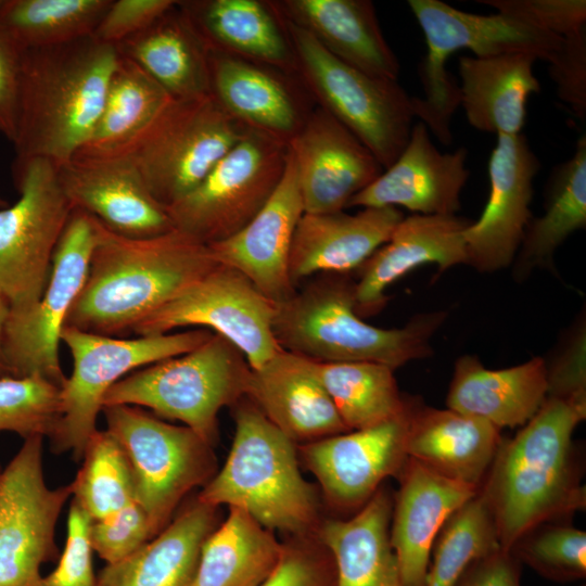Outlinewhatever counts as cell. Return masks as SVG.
<instances>
[{
	"label": "cell",
	"instance_id": "6da1fadb",
	"mask_svg": "<svg viewBox=\"0 0 586 586\" xmlns=\"http://www.w3.org/2000/svg\"><path fill=\"white\" fill-rule=\"evenodd\" d=\"M216 265L208 245L177 229L130 238L98 220L87 278L65 327L110 336L132 332Z\"/></svg>",
	"mask_w": 586,
	"mask_h": 586
},
{
	"label": "cell",
	"instance_id": "7a4b0ae2",
	"mask_svg": "<svg viewBox=\"0 0 586 586\" xmlns=\"http://www.w3.org/2000/svg\"><path fill=\"white\" fill-rule=\"evenodd\" d=\"M586 408L547 396L510 440H502L480 486L494 514L500 548L510 552L532 528L586 505L573 455V433Z\"/></svg>",
	"mask_w": 586,
	"mask_h": 586
},
{
	"label": "cell",
	"instance_id": "3957f363",
	"mask_svg": "<svg viewBox=\"0 0 586 586\" xmlns=\"http://www.w3.org/2000/svg\"><path fill=\"white\" fill-rule=\"evenodd\" d=\"M117 58L93 36L23 51L14 160L69 162L94 129Z\"/></svg>",
	"mask_w": 586,
	"mask_h": 586
},
{
	"label": "cell",
	"instance_id": "277c9868",
	"mask_svg": "<svg viewBox=\"0 0 586 586\" xmlns=\"http://www.w3.org/2000/svg\"><path fill=\"white\" fill-rule=\"evenodd\" d=\"M354 290L348 273H321L276 304L278 345L318 362L371 361L394 370L432 354L430 341L445 311L418 315L403 328H379L356 313Z\"/></svg>",
	"mask_w": 586,
	"mask_h": 586
},
{
	"label": "cell",
	"instance_id": "5b68a950",
	"mask_svg": "<svg viewBox=\"0 0 586 586\" xmlns=\"http://www.w3.org/2000/svg\"><path fill=\"white\" fill-rule=\"evenodd\" d=\"M233 419L226 462L196 498L240 509L270 531L305 537L318 520V501L300 471L295 443L247 397L233 406Z\"/></svg>",
	"mask_w": 586,
	"mask_h": 586
},
{
	"label": "cell",
	"instance_id": "8992f818",
	"mask_svg": "<svg viewBox=\"0 0 586 586\" xmlns=\"http://www.w3.org/2000/svg\"><path fill=\"white\" fill-rule=\"evenodd\" d=\"M407 3L428 49L420 65L424 95L412 97L415 117L445 145L453 140L450 122L460 105L459 84L445 67L453 53L463 49L476 58L526 53L549 63L562 43V37L504 13L474 14L438 0Z\"/></svg>",
	"mask_w": 586,
	"mask_h": 586
},
{
	"label": "cell",
	"instance_id": "52a82bcc",
	"mask_svg": "<svg viewBox=\"0 0 586 586\" xmlns=\"http://www.w3.org/2000/svg\"><path fill=\"white\" fill-rule=\"evenodd\" d=\"M251 370L242 352L213 332L194 349L122 378L106 392L103 407H146L158 418L181 421L213 446L218 413L245 397Z\"/></svg>",
	"mask_w": 586,
	"mask_h": 586
},
{
	"label": "cell",
	"instance_id": "ba28073f",
	"mask_svg": "<svg viewBox=\"0 0 586 586\" xmlns=\"http://www.w3.org/2000/svg\"><path fill=\"white\" fill-rule=\"evenodd\" d=\"M281 22L292 48L295 75L313 102L349 129L383 169L390 167L410 136L412 97L398 80L367 75L336 59L308 31L283 18Z\"/></svg>",
	"mask_w": 586,
	"mask_h": 586
},
{
	"label": "cell",
	"instance_id": "9c48e42d",
	"mask_svg": "<svg viewBox=\"0 0 586 586\" xmlns=\"http://www.w3.org/2000/svg\"><path fill=\"white\" fill-rule=\"evenodd\" d=\"M247 130L212 94L171 98L111 155L126 158L154 200L166 208L192 191Z\"/></svg>",
	"mask_w": 586,
	"mask_h": 586
},
{
	"label": "cell",
	"instance_id": "30bf717a",
	"mask_svg": "<svg viewBox=\"0 0 586 586\" xmlns=\"http://www.w3.org/2000/svg\"><path fill=\"white\" fill-rule=\"evenodd\" d=\"M212 331L193 329L179 333L124 339L65 327L61 334L69 349L73 369L60 388L61 418L51 440L56 454L72 453L79 461L106 392L139 368L186 354L205 341Z\"/></svg>",
	"mask_w": 586,
	"mask_h": 586
},
{
	"label": "cell",
	"instance_id": "8fae6325",
	"mask_svg": "<svg viewBox=\"0 0 586 586\" xmlns=\"http://www.w3.org/2000/svg\"><path fill=\"white\" fill-rule=\"evenodd\" d=\"M101 412L127 457L135 501L145 511L154 537L183 497L214 476L212 446L188 426L164 422L141 407L112 405Z\"/></svg>",
	"mask_w": 586,
	"mask_h": 586
},
{
	"label": "cell",
	"instance_id": "7c38bea8",
	"mask_svg": "<svg viewBox=\"0 0 586 586\" xmlns=\"http://www.w3.org/2000/svg\"><path fill=\"white\" fill-rule=\"evenodd\" d=\"M20 194L0 208V293L11 316L29 311L48 283L52 257L73 212L56 166L43 158L14 160Z\"/></svg>",
	"mask_w": 586,
	"mask_h": 586
},
{
	"label": "cell",
	"instance_id": "4fadbf2b",
	"mask_svg": "<svg viewBox=\"0 0 586 586\" xmlns=\"http://www.w3.org/2000/svg\"><path fill=\"white\" fill-rule=\"evenodd\" d=\"M288 145L249 129L188 194L166 207L174 229L208 245L247 225L285 170Z\"/></svg>",
	"mask_w": 586,
	"mask_h": 586
},
{
	"label": "cell",
	"instance_id": "5bb4252c",
	"mask_svg": "<svg viewBox=\"0 0 586 586\" xmlns=\"http://www.w3.org/2000/svg\"><path fill=\"white\" fill-rule=\"evenodd\" d=\"M98 238V220L74 208L52 257L40 300L24 315L11 316L4 330V354L11 377H41L60 388L64 375L59 347L69 310L87 278Z\"/></svg>",
	"mask_w": 586,
	"mask_h": 586
},
{
	"label": "cell",
	"instance_id": "9a60e30c",
	"mask_svg": "<svg viewBox=\"0 0 586 586\" xmlns=\"http://www.w3.org/2000/svg\"><path fill=\"white\" fill-rule=\"evenodd\" d=\"M43 438H25L0 471V586H42L41 566L60 557L55 527L72 488L48 487Z\"/></svg>",
	"mask_w": 586,
	"mask_h": 586
},
{
	"label": "cell",
	"instance_id": "2e32d148",
	"mask_svg": "<svg viewBox=\"0 0 586 586\" xmlns=\"http://www.w3.org/2000/svg\"><path fill=\"white\" fill-rule=\"evenodd\" d=\"M276 304L237 269L217 264L200 280L152 313L132 330L137 336L182 327L213 330L237 346L257 369L281 347L273 332Z\"/></svg>",
	"mask_w": 586,
	"mask_h": 586
},
{
	"label": "cell",
	"instance_id": "e0dca14e",
	"mask_svg": "<svg viewBox=\"0 0 586 586\" xmlns=\"http://www.w3.org/2000/svg\"><path fill=\"white\" fill-rule=\"evenodd\" d=\"M540 161L522 135L497 136L488 162L489 198L463 230L467 265L483 272L509 266L532 218L533 181Z\"/></svg>",
	"mask_w": 586,
	"mask_h": 586
},
{
	"label": "cell",
	"instance_id": "ac0fdd59",
	"mask_svg": "<svg viewBox=\"0 0 586 586\" xmlns=\"http://www.w3.org/2000/svg\"><path fill=\"white\" fill-rule=\"evenodd\" d=\"M288 149L295 163L305 213L344 211L351 199L383 171L370 150L317 105Z\"/></svg>",
	"mask_w": 586,
	"mask_h": 586
},
{
	"label": "cell",
	"instance_id": "d6986e66",
	"mask_svg": "<svg viewBox=\"0 0 586 586\" xmlns=\"http://www.w3.org/2000/svg\"><path fill=\"white\" fill-rule=\"evenodd\" d=\"M410 402L400 417L302 447L305 464L334 506H364L385 477L400 474L408 458L405 441Z\"/></svg>",
	"mask_w": 586,
	"mask_h": 586
},
{
	"label": "cell",
	"instance_id": "ffe728a7",
	"mask_svg": "<svg viewBox=\"0 0 586 586\" xmlns=\"http://www.w3.org/2000/svg\"><path fill=\"white\" fill-rule=\"evenodd\" d=\"M304 213L295 163L288 149L282 179L264 207L240 231L208 247L217 264L237 269L268 300L282 303L296 292L289 263Z\"/></svg>",
	"mask_w": 586,
	"mask_h": 586
},
{
	"label": "cell",
	"instance_id": "44dd1931",
	"mask_svg": "<svg viewBox=\"0 0 586 586\" xmlns=\"http://www.w3.org/2000/svg\"><path fill=\"white\" fill-rule=\"evenodd\" d=\"M208 69L211 94L227 113L286 145L314 109L296 75L212 51Z\"/></svg>",
	"mask_w": 586,
	"mask_h": 586
},
{
	"label": "cell",
	"instance_id": "7402d4cb",
	"mask_svg": "<svg viewBox=\"0 0 586 586\" xmlns=\"http://www.w3.org/2000/svg\"><path fill=\"white\" fill-rule=\"evenodd\" d=\"M56 168L73 209L93 216L111 231L149 238L174 229L166 209L154 200L126 158L75 156Z\"/></svg>",
	"mask_w": 586,
	"mask_h": 586
},
{
	"label": "cell",
	"instance_id": "603a6c76",
	"mask_svg": "<svg viewBox=\"0 0 586 586\" xmlns=\"http://www.w3.org/2000/svg\"><path fill=\"white\" fill-rule=\"evenodd\" d=\"M467 155L464 148L442 153L433 144L428 127L419 120L412 125L396 161L353 196L347 207L402 206L413 214L456 215L470 176Z\"/></svg>",
	"mask_w": 586,
	"mask_h": 586
},
{
	"label": "cell",
	"instance_id": "cb8c5ba5",
	"mask_svg": "<svg viewBox=\"0 0 586 586\" xmlns=\"http://www.w3.org/2000/svg\"><path fill=\"white\" fill-rule=\"evenodd\" d=\"M470 222L457 215L404 216L388 240L357 269L356 313L361 318L379 313L388 300V286L419 266L435 264L444 271L467 264L463 230Z\"/></svg>",
	"mask_w": 586,
	"mask_h": 586
},
{
	"label": "cell",
	"instance_id": "d4e9b609",
	"mask_svg": "<svg viewBox=\"0 0 586 586\" xmlns=\"http://www.w3.org/2000/svg\"><path fill=\"white\" fill-rule=\"evenodd\" d=\"M245 397L294 443L349 431L319 380L315 360L282 348L251 370Z\"/></svg>",
	"mask_w": 586,
	"mask_h": 586
},
{
	"label": "cell",
	"instance_id": "484cf974",
	"mask_svg": "<svg viewBox=\"0 0 586 586\" xmlns=\"http://www.w3.org/2000/svg\"><path fill=\"white\" fill-rule=\"evenodd\" d=\"M399 476L390 543L405 586H424L441 527L479 488L447 479L411 458Z\"/></svg>",
	"mask_w": 586,
	"mask_h": 586
},
{
	"label": "cell",
	"instance_id": "4316f807",
	"mask_svg": "<svg viewBox=\"0 0 586 586\" xmlns=\"http://www.w3.org/2000/svg\"><path fill=\"white\" fill-rule=\"evenodd\" d=\"M404 218L396 207H365L304 213L291 245L290 277L294 285L321 273H348L358 269L391 237Z\"/></svg>",
	"mask_w": 586,
	"mask_h": 586
},
{
	"label": "cell",
	"instance_id": "83f0119b",
	"mask_svg": "<svg viewBox=\"0 0 586 586\" xmlns=\"http://www.w3.org/2000/svg\"><path fill=\"white\" fill-rule=\"evenodd\" d=\"M279 16L311 34L332 55L373 77L398 80L400 65L369 0L270 1Z\"/></svg>",
	"mask_w": 586,
	"mask_h": 586
},
{
	"label": "cell",
	"instance_id": "f1b7e54d",
	"mask_svg": "<svg viewBox=\"0 0 586 586\" xmlns=\"http://www.w3.org/2000/svg\"><path fill=\"white\" fill-rule=\"evenodd\" d=\"M501 441L484 420L410 402L406 455L447 479L480 488Z\"/></svg>",
	"mask_w": 586,
	"mask_h": 586
},
{
	"label": "cell",
	"instance_id": "f546056e",
	"mask_svg": "<svg viewBox=\"0 0 586 586\" xmlns=\"http://www.w3.org/2000/svg\"><path fill=\"white\" fill-rule=\"evenodd\" d=\"M178 7L208 51L295 75L291 44L270 1L184 0Z\"/></svg>",
	"mask_w": 586,
	"mask_h": 586
},
{
	"label": "cell",
	"instance_id": "4dcf8cb0",
	"mask_svg": "<svg viewBox=\"0 0 586 586\" xmlns=\"http://www.w3.org/2000/svg\"><path fill=\"white\" fill-rule=\"evenodd\" d=\"M547 397L546 364L534 357L505 369L485 368L476 356L457 359L448 409L484 420L497 429L524 425Z\"/></svg>",
	"mask_w": 586,
	"mask_h": 586
},
{
	"label": "cell",
	"instance_id": "1f68e13d",
	"mask_svg": "<svg viewBox=\"0 0 586 586\" xmlns=\"http://www.w3.org/2000/svg\"><path fill=\"white\" fill-rule=\"evenodd\" d=\"M537 59L526 53L458 59L459 91L468 123L497 136L521 133L526 101L540 92L533 66Z\"/></svg>",
	"mask_w": 586,
	"mask_h": 586
},
{
	"label": "cell",
	"instance_id": "d6a6232c",
	"mask_svg": "<svg viewBox=\"0 0 586 586\" xmlns=\"http://www.w3.org/2000/svg\"><path fill=\"white\" fill-rule=\"evenodd\" d=\"M217 509L195 498L133 553L106 564L98 586H192L202 545L218 525Z\"/></svg>",
	"mask_w": 586,
	"mask_h": 586
},
{
	"label": "cell",
	"instance_id": "836d02e7",
	"mask_svg": "<svg viewBox=\"0 0 586 586\" xmlns=\"http://www.w3.org/2000/svg\"><path fill=\"white\" fill-rule=\"evenodd\" d=\"M393 501L379 488L348 520H327L319 537L332 557L334 586H405L390 543Z\"/></svg>",
	"mask_w": 586,
	"mask_h": 586
},
{
	"label": "cell",
	"instance_id": "e575fe53",
	"mask_svg": "<svg viewBox=\"0 0 586 586\" xmlns=\"http://www.w3.org/2000/svg\"><path fill=\"white\" fill-rule=\"evenodd\" d=\"M118 54L146 72L171 98L211 94L208 50L178 7L122 41Z\"/></svg>",
	"mask_w": 586,
	"mask_h": 586
},
{
	"label": "cell",
	"instance_id": "d590c367",
	"mask_svg": "<svg viewBox=\"0 0 586 586\" xmlns=\"http://www.w3.org/2000/svg\"><path fill=\"white\" fill-rule=\"evenodd\" d=\"M283 550L270 530L229 508L226 520L202 545L192 586H259Z\"/></svg>",
	"mask_w": 586,
	"mask_h": 586
},
{
	"label": "cell",
	"instance_id": "8d00e7d4",
	"mask_svg": "<svg viewBox=\"0 0 586 586\" xmlns=\"http://www.w3.org/2000/svg\"><path fill=\"white\" fill-rule=\"evenodd\" d=\"M586 227V136L574 154L558 164L545 188L544 214L531 218L515 255L520 279L535 267H551L556 250L575 231Z\"/></svg>",
	"mask_w": 586,
	"mask_h": 586
},
{
	"label": "cell",
	"instance_id": "74e56055",
	"mask_svg": "<svg viewBox=\"0 0 586 586\" xmlns=\"http://www.w3.org/2000/svg\"><path fill=\"white\" fill-rule=\"evenodd\" d=\"M170 99L139 65L118 54L94 129L75 156L114 154L137 136Z\"/></svg>",
	"mask_w": 586,
	"mask_h": 586
},
{
	"label": "cell",
	"instance_id": "f35d334b",
	"mask_svg": "<svg viewBox=\"0 0 586 586\" xmlns=\"http://www.w3.org/2000/svg\"><path fill=\"white\" fill-rule=\"evenodd\" d=\"M319 380L349 431L371 428L404 415L408 398L402 396L394 369L371 361L318 362Z\"/></svg>",
	"mask_w": 586,
	"mask_h": 586
},
{
	"label": "cell",
	"instance_id": "ab89813d",
	"mask_svg": "<svg viewBox=\"0 0 586 586\" xmlns=\"http://www.w3.org/2000/svg\"><path fill=\"white\" fill-rule=\"evenodd\" d=\"M112 0H0V28L22 50L67 43L93 31Z\"/></svg>",
	"mask_w": 586,
	"mask_h": 586
},
{
	"label": "cell",
	"instance_id": "60d3db41",
	"mask_svg": "<svg viewBox=\"0 0 586 586\" xmlns=\"http://www.w3.org/2000/svg\"><path fill=\"white\" fill-rule=\"evenodd\" d=\"M499 549L494 514L479 488L441 527L424 586H455L474 562Z\"/></svg>",
	"mask_w": 586,
	"mask_h": 586
},
{
	"label": "cell",
	"instance_id": "b9f144b4",
	"mask_svg": "<svg viewBox=\"0 0 586 586\" xmlns=\"http://www.w3.org/2000/svg\"><path fill=\"white\" fill-rule=\"evenodd\" d=\"M81 459L82 466L69 485L73 500L93 521L135 501L129 462L110 431L97 429L89 436Z\"/></svg>",
	"mask_w": 586,
	"mask_h": 586
},
{
	"label": "cell",
	"instance_id": "7bdbcfd3",
	"mask_svg": "<svg viewBox=\"0 0 586 586\" xmlns=\"http://www.w3.org/2000/svg\"><path fill=\"white\" fill-rule=\"evenodd\" d=\"M61 418L60 387L44 378L0 379V432L24 440L54 433Z\"/></svg>",
	"mask_w": 586,
	"mask_h": 586
},
{
	"label": "cell",
	"instance_id": "ee69618b",
	"mask_svg": "<svg viewBox=\"0 0 586 586\" xmlns=\"http://www.w3.org/2000/svg\"><path fill=\"white\" fill-rule=\"evenodd\" d=\"M510 552L547 575L582 577L586 573V533L571 525L543 523L524 534Z\"/></svg>",
	"mask_w": 586,
	"mask_h": 586
},
{
	"label": "cell",
	"instance_id": "f6af8a7d",
	"mask_svg": "<svg viewBox=\"0 0 586 586\" xmlns=\"http://www.w3.org/2000/svg\"><path fill=\"white\" fill-rule=\"evenodd\" d=\"M152 538L148 515L136 501L93 521L90 530L92 549L106 564L125 559Z\"/></svg>",
	"mask_w": 586,
	"mask_h": 586
},
{
	"label": "cell",
	"instance_id": "bcb514c9",
	"mask_svg": "<svg viewBox=\"0 0 586 586\" xmlns=\"http://www.w3.org/2000/svg\"><path fill=\"white\" fill-rule=\"evenodd\" d=\"M92 522L89 514L72 500L64 550L56 568L42 577V586H98L90 542Z\"/></svg>",
	"mask_w": 586,
	"mask_h": 586
},
{
	"label": "cell",
	"instance_id": "7dc6e473",
	"mask_svg": "<svg viewBox=\"0 0 586 586\" xmlns=\"http://www.w3.org/2000/svg\"><path fill=\"white\" fill-rule=\"evenodd\" d=\"M477 2L562 38L586 29L585 0H477Z\"/></svg>",
	"mask_w": 586,
	"mask_h": 586
},
{
	"label": "cell",
	"instance_id": "c3c4849f",
	"mask_svg": "<svg viewBox=\"0 0 586 586\" xmlns=\"http://www.w3.org/2000/svg\"><path fill=\"white\" fill-rule=\"evenodd\" d=\"M546 364L547 396L586 408V328L578 319Z\"/></svg>",
	"mask_w": 586,
	"mask_h": 586
},
{
	"label": "cell",
	"instance_id": "681fc988",
	"mask_svg": "<svg viewBox=\"0 0 586 586\" xmlns=\"http://www.w3.org/2000/svg\"><path fill=\"white\" fill-rule=\"evenodd\" d=\"M322 544V543H321ZM335 572L331 555L304 538L283 544L280 560L259 586H334Z\"/></svg>",
	"mask_w": 586,
	"mask_h": 586
},
{
	"label": "cell",
	"instance_id": "f907efd6",
	"mask_svg": "<svg viewBox=\"0 0 586 586\" xmlns=\"http://www.w3.org/2000/svg\"><path fill=\"white\" fill-rule=\"evenodd\" d=\"M556 92L581 122L586 118V29L563 37L559 51L549 62Z\"/></svg>",
	"mask_w": 586,
	"mask_h": 586
},
{
	"label": "cell",
	"instance_id": "816d5d0a",
	"mask_svg": "<svg viewBox=\"0 0 586 586\" xmlns=\"http://www.w3.org/2000/svg\"><path fill=\"white\" fill-rule=\"evenodd\" d=\"M175 3L174 0H112L92 36L117 46L149 27Z\"/></svg>",
	"mask_w": 586,
	"mask_h": 586
},
{
	"label": "cell",
	"instance_id": "f5cc1de1",
	"mask_svg": "<svg viewBox=\"0 0 586 586\" xmlns=\"http://www.w3.org/2000/svg\"><path fill=\"white\" fill-rule=\"evenodd\" d=\"M23 51L0 28V133L16 136Z\"/></svg>",
	"mask_w": 586,
	"mask_h": 586
},
{
	"label": "cell",
	"instance_id": "db71d44e",
	"mask_svg": "<svg viewBox=\"0 0 586 586\" xmlns=\"http://www.w3.org/2000/svg\"><path fill=\"white\" fill-rule=\"evenodd\" d=\"M455 586H520L513 553L499 549L474 562Z\"/></svg>",
	"mask_w": 586,
	"mask_h": 586
},
{
	"label": "cell",
	"instance_id": "11a10c76",
	"mask_svg": "<svg viewBox=\"0 0 586 586\" xmlns=\"http://www.w3.org/2000/svg\"><path fill=\"white\" fill-rule=\"evenodd\" d=\"M10 314V305L0 293V379L11 377L4 354V330Z\"/></svg>",
	"mask_w": 586,
	"mask_h": 586
},
{
	"label": "cell",
	"instance_id": "9f6ffc18",
	"mask_svg": "<svg viewBox=\"0 0 586 586\" xmlns=\"http://www.w3.org/2000/svg\"><path fill=\"white\" fill-rule=\"evenodd\" d=\"M8 204L7 200L0 193V208L5 207Z\"/></svg>",
	"mask_w": 586,
	"mask_h": 586
},
{
	"label": "cell",
	"instance_id": "6f0895ef",
	"mask_svg": "<svg viewBox=\"0 0 586 586\" xmlns=\"http://www.w3.org/2000/svg\"><path fill=\"white\" fill-rule=\"evenodd\" d=\"M1 469H2V468H1V466H0V471H1Z\"/></svg>",
	"mask_w": 586,
	"mask_h": 586
}]
</instances>
